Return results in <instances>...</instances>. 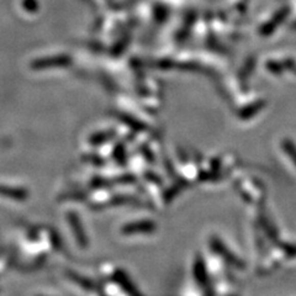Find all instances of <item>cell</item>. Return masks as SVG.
Instances as JSON below:
<instances>
[{
  "label": "cell",
  "mask_w": 296,
  "mask_h": 296,
  "mask_svg": "<svg viewBox=\"0 0 296 296\" xmlns=\"http://www.w3.org/2000/svg\"><path fill=\"white\" fill-rule=\"evenodd\" d=\"M0 196L15 201H25L29 198V191L22 188H14V186L0 184Z\"/></svg>",
  "instance_id": "cell-1"
},
{
  "label": "cell",
  "mask_w": 296,
  "mask_h": 296,
  "mask_svg": "<svg viewBox=\"0 0 296 296\" xmlns=\"http://www.w3.org/2000/svg\"><path fill=\"white\" fill-rule=\"evenodd\" d=\"M64 62L61 57H46V58H41L36 59V61L31 62L30 67L34 70H43L47 69L50 67H55V66H62Z\"/></svg>",
  "instance_id": "cell-2"
},
{
  "label": "cell",
  "mask_w": 296,
  "mask_h": 296,
  "mask_svg": "<svg viewBox=\"0 0 296 296\" xmlns=\"http://www.w3.org/2000/svg\"><path fill=\"white\" fill-rule=\"evenodd\" d=\"M23 8L26 9L28 11H31V13H35V11L37 10L38 8V4L36 0H23L22 3Z\"/></svg>",
  "instance_id": "cell-3"
}]
</instances>
